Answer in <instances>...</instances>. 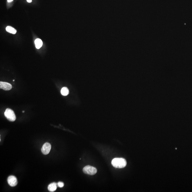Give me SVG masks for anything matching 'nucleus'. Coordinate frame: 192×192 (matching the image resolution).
<instances>
[{"mask_svg": "<svg viewBox=\"0 0 192 192\" xmlns=\"http://www.w3.org/2000/svg\"><path fill=\"white\" fill-rule=\"evenodd\" d=\"M51 145L48 143H46L43 145L41 149V151L44 155H47L49 154L51 149Z\"/></svg>", "mask_w": 192, "mask_h": 192, "instance_id": "obj_4", "label": "nucleus"}, {"mask_svg": "<svg viewBox=\"0 0 192 192\" xmlns=\"http://www.w3.org/2000/svg\"><path fill=\"white\" fill-rule=\"evenodd\" d=\"M57 184L55 182L51 183L48 185V189L50 192H54L56 191L57 188Z\"/></svg>", "mask_w": 192, "mask_h": 192, "instance_id": "obj_7", "label": "nucleus"}, {"mask_svg": "<svg viewBox=\"0 0 192 192\" xmlns=\"http://www.w3.org/2000/svg\"><path fill=\"white\" fill-rule=\"evenodd\" d=\"M13 81H15V80H13Z\"/></svg>", "mask_w": 192, "mask_h": 192, "instance_id": "obj_15", "label": "nucleus"}, {"mask_svg": "<svg viewBox=\"0 0 192 192\" xmlns=\"http://www.w3.org/2000/svg\"><path fill=\"white\" fill-rule=\"evenodd\" d=\"M83 171L85 174L93 175L96 174L97 170L95 168L90 165H87L84 168Z\"/></svg>", "mask_w": 192, "mask_h": 192, "instance_id": "obj_3", "label": "nucleus"}, {"mask_svg": "<svg viewBox=\"0 0 192 192\" xmlns=\"http://www.w3.org/2000/svg\"><path fill=\"white\" fill-rule=\"evenodd\" d=\"M8 0V2H12V1L13 0Z\"/></svg>", "mask_w": 192, "mask_h": 192, "instance_id": "obj_13", "label": "nucleus"}, {"mask_svg": "<svg viewBox=\"0 0 192 192\" xmlns=\"http://www.w3.org/2000/svg\"><path fill=\"white\" fill-rule=\"evenodd\" d=\"M0 88L3 89L4 90L7 91L11 89L12 88V85L9 83L7 82H0Z\"/></svg>", "mask_w": 192, "mask_h": 192, "instance_id": "obj_6", "label": "nucleus"}, {"mask_svg": "<svg viewBox=\"0 0 192 192\" xmlns=\"http://www.w3.org/2000/svg\"><path fill=\"white\" fill-rule=\"evenodd\" d=\"M25 112V111H23V112Z\"/></svg>", "mask_w": 192, "mask_h": 192, "instance_id": "obj_14", "label": "nucleus"}, {"mask_svg": "<svg viewBox=\"0 0 192 192\" xmlns=\"http://www.w3.org/2000/svg\"><path fill=\"white\" fill-rule=\"evenodd\" d=\"M35 46L37 49H40L42 46L43 42L40 39H37L35 40Z\"/></svg>", "mask_w": 192, "mask_h": 192, "instance_id": "obj_8", "label": "nucleus"}, {"mask_svg": "<svg viewBox=\"0 0 192 192\" xmlns=\"http://www.w3.org/2000/svg\"><path fill=\"white\" fill-rule=\"evenodd\" d=\"M4 115L9 121L13 122L16 120V116L14 112L11 109H6L4 112Z\"/></svg>", "mask_w": 192, "mask_h": 192, "instance_id": "obj_2", "label": "nucleus"}, {"mask_svg": "<svg viewBox=\"0 0 192 192\" xmlns=\"http://www.w3.org/2000/svg\"><path fill=\"white\" fill-rule=\"evenodd\" d=\"M111 164L112 166L117 168H122L127 165L126 160L122 158H115L112 160Z\"/></svg>", "mask_w": 192, "mask_h": 192, "instance_id": "obj_1", "label": "nucleus"}, {"mask_svg": "<svg viewBox=\"0 0 192 192\" xmlns=\"http://www.w3.org/2000/svg\"><path fill=\"white\" fill-rule=\"evenodd\" d=\"M57 184V186H58L59 187L61 188V187H63L64 186V183H63V182H59Z\"/></svg>", "mask_w": 192, "mask_h": 192, "instance_id": "obj_11", "label": "nucleus"}, {"mask_svg": "<svg viewBox=\"0 0 192 192\" xmlns=\"http://www.w3.org/2000/svg\"><path fill=\"white\" fill-rule=\"evenodd\" d=\"M7 181L9 185L12 187L15 186L17 184V179L14 176L11 175L9 176Z\"/></svg>", "mask_w": 192, "mask_h": 192, "instance_id": "obj_5", "label": "nucleus"}, {"mask_svg": "<svg viewBox=\"0 0 192 192\" xmlns=\"http://www.w3.org/2000/svg\"><path fill=\"white\" fill-rule=\"evenodd\" d=\"M61 94L64 96H67L69 93L68 89L66 87H63L61 90Z\"/></svg>", "mask_w": 192, "mask_h": 192, "instance_id": "obj_10", "label": "nucleus"}, {"mask_svg": "<svg viewBox=\"0 0 192 192\" xmlns=\"http://www.w3.org/2000/svg\"><path fill=\"white\" fill-rule=\"evenodd\" d=\"M27 2H28V3H31L32 2V0H27Z\"/></svg>", "mask_w": 192, "mask_h": 192, "instance_id": "obj_12", "label": "nucleus"}, {"mask_svg": "<svg viewBox=\"0 0 192 192\" xmlns=\"http://www.w3.org/2000/svg\"><path fill=\"white\" fill-rule=\"evenodd\" d=\"M6 30L7 32L11 33V34H15L17 33V30L16 29L11 26H8L6 27Z\"/></svg>", "mask_w": 192, "mask_h": 192, "instance_id": "obj_9", "label": "nucleus"}]
</instances>
